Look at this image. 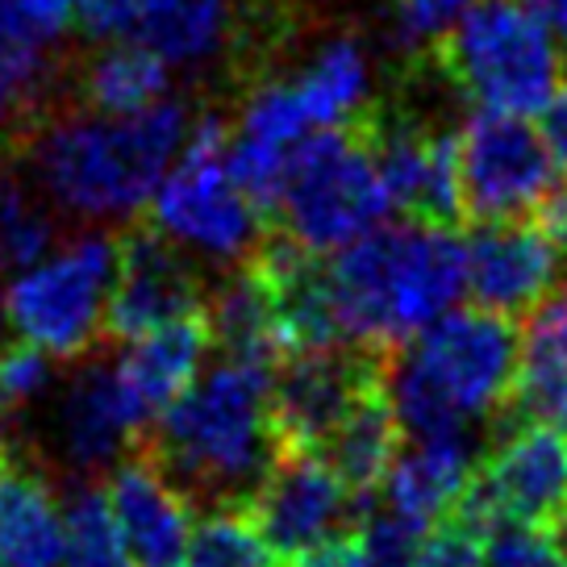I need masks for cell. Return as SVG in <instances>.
<instances>
[{"label":"cell","instance_id":"6","mask_svg":"<svg viewBox=\"0 0 567 567\" xmlns=\"http://www.w3.org/2000/svg\"><path fill=\"white\" fill-rule=\"evenodd\" d=\"M451 84L484 113L534 117L559 101L555 30L526 0H472L443 38Z\"/></svg>","mask_w":567,"mask_h":567},{"label":"cell","instance_id":"10","mask_svg":"<svg viewBox=\"0 0 567 567\" xmlns=\"http://www.w3.org/2000/svg\"><path fill=\"white\" fill-rule=\"evenodd\" d=\"M463 514L480 530L496 526H559L567 517V430L522 422L480 460Z\"/></svg>","mask_w":567,"mask_h":567},{"label":"cell","instance_id":"7","mask_svg":"<svg viewBox=\"0 0 567 567\" xmlns=\"http://www.w3.org/2000/svg\"><path fill=\"white\" fill-rule=\"evenodd\" d=\"M122 243L84 230L51 247L30 267L9 271L0 288V326L51 359H80L109 330V297Z\"/></svg>","mask_w":567,"mask_h":567},{"label":"cell","instance_id":"4","mask_svg":"<svg viewBox=\"0 0 567 567\" xmlns=\"http://www.w3.org/2000/svg\"><path fill=\"white\" fill-rule=\"evenodd\" d=\"M326 276L342 342L389 354L460 309L467 292V243L443 221L409 217L334 255Z\"/></svg>","mask_w":567,"mask_h":567},{"label":"cell","instance_id":"8","mask_svg":"<svg viewBox=\"0 0 567 567\" xmlns=\"http://www.w3.org/2000/svg\"><path fill=\"white\" fill-rule=\"evenodd\" d=\"M276 209L288 243L313 259L342 255L384 226L392 213L372 142L351 130H330L309 138L288 167Z\"/></svg>","mask_w":567,"mask_h":567},{"label":"cell","instance_id":"2","mask_svg":"<svg viewBox=\"0 0 567 567\" xmlns=\"http://www.w3.org/2000/svg\"><path fill=\"white\" fill-rule=\"evenodd\" d=\"M271 380L276 368L264 359L221 354L155 417L151 460L196 501H250L284 451Z\"/></svg>","mask_w":567,"mask_h":567},{"label":"cell","instance_id":"36","mask_svg":"<svg viewBox=\"0 0 567 567\" xmlns=\"http://www.w3.org/2000/svg\"><path fill=\"white\" fill-rule=\"evenodd\" d=\"M4 4L47 42H59L68 34L71 25L80 21V9H84V0H4Z\"/></svg>","mask_w":567,"mask_h":567},{"label":"cell","instance_id":"39","mask_svg":"<svg viewBox=\"0 0 567 567\" xmlns=\"http://www.w3.org/2000/svg\"><path fill=\"white\" fill-rule=\"evenodd\" d=\"M526 4L547 21L550 30H564L567 34V0H526Z\"/></svg>","mask_w":567,"mask_h":567},{"label":"cell","instance_id":"14","mask_svg":"<svg viewBox=\"0 0 567 567\" xmlns=\"http://www.w3.org/2000/svg\"><path fill=\"white\" fill-rule=\"evenodd\" d=\"M564 247L526 217L484 221L467 238V297L496 318H530L559 284Z\"/></svg>","mask_w":567,"mask_h":567},{"label":"cell","instance_id":"43","mask_svg":"<svg viewBox=\"0 0 567 567\" xmlns=\"http://www.w3.org/2000/svg\"><path fill=\"white\" fill-rule=\"evenodd\" d=\"M559 297H564V305H567V284H564V292H559Z\"/></svg>","mask_w":567,"mask_h":567},{"label":"cell","instance_id":"30","mask_svg":"<svg viewBox=\"0 0 567 567\" xmlns=\"http://www.w3.org/2000/svg\"><path fill=\"white\" fill-rule=\"evenodd\" d=\"M51 247H59V238H54V209L47 205V196L34 184L4 176L0 179V267L9 271L30 267Z\"/></svg>","mask_w":567,"mask_h":567},{"label":"cell","instance_id":"25","mask_svg":"<svg viewBox=\"0 0 567 567\" xmlns=\"http://www.w3.org/2000/svg\"><path fill=\"white\" fill-rule=\"evenodd\" d=\"M167 89H172V71L142 42H105L80 71L84 109H96L109 117L155 109L159 101H167Z\"/></svg>","mask_w":567,"mask_h":567},{"label":"cell","instance_id":"41","mask_svg":"<svg viewBox=\"0 0 567 567\" xmlns=\"http://www.w3.org/2000/svg\"><path fill=\"white\" fill-rule=\"evenodd\" d=\"M559 543H564V550H567V517L559 522Z\"/></svg>","mask_w":567,"mask_h":567},{"label":"cell","instance_id":"40","mask_svg":"<svg viewBox=\"0 0 567 567\" xmlns=\"http://www.w3.org/2000/svg\"><path fill=\"white\" fill-rule=\"evenodd\" d=\"M559 59H564V80H567V34H564V47H559Z\"/></svg>","mask_w":567,"mask_h":567},{"label":"cell","instance_id":"19","mask_svg":"<svg viewBox=\"0 0 567 567\" xmlns=\"http://www.w3.org/2000/svg\"><path fill=\"white\" fill-rule=\"evenodd\" d=\"M288 89L301 105L305 122L313 134L351 130L359 113L368 109L375 89V68L368 47L351 34H334L318 42L301 59V68L284 75Z\"/></svg>","mask_w":567,"mask_h":567},{"label":"cell","instance_id":"16","mask_svg":"<svg viewBox=\"0 0 567 567\" xmlns=\"http://www.w3.org/2000/svg\"><path fill=\"white\" fill-rule=\"evenodd\" d=\"M109 509L138 567H179L193 538V496L151 460H125L109 472Z\"/></svg>","mask_w":567,"mask_h":567},{"label":"cell","instance_id":"5","mask_svg":"<svg viewBox=\"0 0 567 567\" xmlns=\"http://www.w3.org/2000/svg\"><path fill=\"white\" fill-rule=\"evenodd\" d=\"M146 213L151 230L196 264L247 267L264 250V205L234 172L230 125L217 117L193 122V134Z\"/></svg>","mask_w":567,"mask_h":567},{"label":"cell","instance_id":"20","mask_svg":"<svg viewBox=\"0 0 567 567\" xmlns=\"http://www.w3.org/2000/svg\"><path fill=\"white\" fill-rule=\"evenodd\" d=\"M0 567H63V501L13 460H0Z\"/></svg>","mask_w":567,"mask_h":567},{"label":"cell","instance_id":"35","mask_svg":"<svg viewBox=\"0 0 567 567\" xmlns=\"http://www.w3.org/2000/svg\"><path fill=\"white\" fill-rule=\"evenodd\" d=\"M134 21H138V0H84V9H80V30L96 47L134 42Z\"/></svg>","mask_w":567,"mask_h":567},{"label":"cell","instance_id":"3","mask_svg":"<svg viewBox=\"0 0 567 567\" xmlns=\"http://www.w3.org/2000/svg\"><path fill=\"white\" fill-rule=\"evenodd\" d=\"M522 334L480 305L451 309L384 354L380 396L405 439L476 434L514 396Z\"/></svg>","mask_w":567,"mask_h":567},{"label":"cell","instance_id":"34","mask_svg":"<svg viewBox=\"0 0 567 567\" xmlns=\"http://www.w3.org/2000/svg\"><path fill=\"white\" fill-rule=\"evenodd\" d=\"M484 534L472 517H451V522H439L434 530L425 534L422 555L413 567H484Z\"/></svg>","mask_w":567,"mask_h":567},{"label":"cell","instance_id":"22","mask_svg":"<svg viewBox=\"0 0 567 567\" xmlns=\"http://www.w3.org/2000/svg\"><path fill=\"white\" fill-rule=\"evenodd\" d=\"M209 342L213 338L205 318H184L159 326L151 334L130 338L113 363L125 375V384L134 389V396L151 409V417H159L163 409L172 405L179 392L193 389V380L205 372Z\"/></svg>","mask_w":567,"mask_h":567},{"label":"cell","instance_id":"42","mask_svg":"<svg viewBox=\"0 0 567 567\" xmlns=\"http://www.w3.org/2000/svg\"><path fill=\"white\" fill-rule=\"evenodd\" d=\"M0 179H4V146H0Z\"/></svg>","mask_w":567,"mask_h":567},{"label":"cell","instance_id":"9","mask_svg":"<svg viewBox=\"0 0 567 567\" xmlns=\"http://www.w3.org/2000/svg\"><path fill=\"white\" fill-rule=\"evenodd\" d=\"M463 209L480 221H514L547 209L564 167L550 151L543 125L509 113L476 109L455 134Z\"/></svg>","mask_w":567,"mask_h":567},{"label":"cell","instance_id":"32","mask_svg":"<svg viewBox=\"0 0 567 567\" xmlns=\"http://www.w3.org/2000/svg\"><path fill=\"white\" fill-rule=\"evenodd\" d=\"M472 0H392V38L401 51H425L443 47L446 30L455 25Z\"/></svg>","mask_w":567,"mask_h":567},{"label":"cell","instance_id":"12","mask_svg":"<svg viewBox=\"0 0 567 567\" xmlns=\"http://www.w3.org/2000/svg\"><path fill=\"white\" fill-rule=\"evenodd\" d=\"M359 493L318 451H280L276 467L250 496V522L259 526L276 559H301L342 538Z\"/></svg>","mask_w":567,"mask_h":567},{"label":"cell","instance_id":"23","mask_svg":"<svg viewBox=\"0 0 567 567\" xmlns=\"http://www.w3.org/2000/svg\"><path fill=\"white\" fill-rule=\"evenodd\" d=\"M205 326L209 338L221 347V354L234 359H264L271 363L284 347L280 313H276V297L267 288L264 271L255 264L234 267L226 280L205 297Z\"/></svg>","mask_w":567,"mask_h":567},{"label":"cell","instance_id":"18","mask_svg":"<svg viewBox=\"0 0 567 567\" xmlns=\"http://www.w3.org/2000/svg\"><path fill=\"white\" fill-rule=\"evenodd\" d=\"M480 472L476 434H443V439H405L396 463L384 476V505L434 530L460 509Z\"/></svg>","mask_w":567,"mask_h":567},{"label":"cell","instance_id":"13","mask_svg":"<svg viewBox=\"0 0 567 567\" xmlns=\"http://www.w3.org/2000/svg\"><path fill=\"white\" fill-rule=\"evenodd\" d=\"M380 372L354 347L297 351L271 380V417L284 451H321L351 409L375 392Z\"/></svg>","mask_w":567,"mask_h":567},{"label":"cell","instance_id":"24","mask_svg":"<svg viewBox=\"0 0 567 567\" xmlns=\"http://www.w3.org/2000/svg\"><path fill=\"white\" fill-rule=\"evenodd\" d=\"M514 405L526 422H550L567 430V305L550 297L530 313L517 351Z\"/></svg>","mask_w":567,"mask_h":567},{"label":"cell","instance_id":"1","mask_svg":"<svg viewBox=\"0 0 567 567\" xmlns=\"http://www.w3.org/2000/svg\"><path fill=\"white\" fill-rule=\"evenodd\" d=\"M193 134V113L159 101L130 117L96 109L59 113L30 142V184L54 213L84 226H117L151 209V196Z\"/></svg>","mask_w":567,"mask_h":567},{"label":"cell","instance_id":"29","mask_svg":"<svg viewBox=\"0 0 567 567\" xmlns=\"http://www.w3.org/2000/svg\"><path fill=\"white\" fill-rule=\"evenodd\" d=\"M179 567H276V555L259 526L250 522V514H238L230 505H213L205 517H196Z\"/></svg>","mask_w":567,"mask_h":567},{"label":"cell","instance_id":"11","mask_svg":"<svg viewBox=\"0 0 567 567\" xmlns=\"http://www.w3.org/2000/svg\"><path fill=\"white\" fill-rule=\"evenodd\" d=\"M155 422L117 363H84L47 401V446L71 476L92 480L130 460V446Z\"/></svg>","mask_w":567,"mask_h":567},{"label":"cell","instance_id":"17","mask_svg":"<svg viewBox=\"0 0 567 567\" xmlns=\"http://www.w3.org/2000/svg\"><path fill=\"white\" fill-rule=\"evenodd\" d=\"M380 176L396 213L413 221H446L463 209L455 138L430 125L396 122L372 138Z\"/></svg>","mask_w":567,"mask_h":567},{"label":"cell","instance_id":"37","mask_svg":"<svg viewBox=\"0 0 567 567\" xmlns=\"http://www.w3.org/2000/svg\"><path fill=\"white\" fill-rule=\"evenodd\" d=\"M292 567H372V559H368V550L359 547V538H334V543L301 555Z\"/></svg>","mask_w":567,"mask_h":567},{"label":"cell","instance_id":"21","mask_svg":"<svg viewBox=\"0 0 567 567\" xmlns=\"http://www.w3.org/2000/svg\"><path fill=\"white\" fill-rule=\"evenodd\" d=\"M234 21V0H138L134 42L167 71H200L226 54Z\"/></svg>","mask_w":567,"mask_h":567},{"label":"cell","instance_id":"33","mask_svg":"<svg viewBox=\"0 0 567 567\" xmlns=\"http://www.w3.org/2000/svg\"><path fill=\"white\" fill-rule=\"evenodd\" d=\"M484 567H567V550L538 526H496L488 530Z\"/></svg>","mask_w":567,"mask_h":567},{"label":"cell","instance_id":"38","mask_svg":"<svg viewBox=\"0 0 567 567\" xmlns=\"http://www.w3.org/2000/svg\"><path fill=\"white\" fill-rule=\"evenodd\" d=\"M543 117H547V122H543V134H547L550 151H555V159H559V167H564V176H567V96H559Z\"/></svg>","mask_w":567,"mask_h":567},{"label":"cell","instance_id":"27","mask_svg":"<svg viewBox=\"0 0 567 567\" xmlns=\"http://www.w3.org/2000/svg\"><path fill=\"white\" fill-rule=\"evenodd\" d=\"M63 567H138L125 547L105 488L80 480L63 501Z\"/></svg>","mask_w":567,"mask_h":567},{"label":"cell","instance_id":"15","mask_svg":"<svg viewBox=\"0 0 567 567\" xmlns=\"http://www.w3.org/2000/svg\"><path fill=\"white\" fill-rule=\"evenodd\" d=\"M205 284L193 259L163 243L159 234H130L117 259V280L109 297V334L122 342L151 334L159 326L205 313Z\"/></svg>","mask_w":567,"mask_h":567},{"label":"cell","instance_id":"31","mask_svg":"<svg viewBox=\"0 0 567 567\" xmlns=\"http://www.w3.org/2000/svg\"><path fill=\"white\" fill-rule=\"evenodd\" d=\"M425 526L413 522V517L396 514L392 505H372L363 522H359V547L368 550L372 567H413L417 555H422L425 543Z\"/></svg>","mask_w":567,"mask_h":567},{"label":"cell","instance_id":"28","mask_svg":"<svg viewBox=\"0 0 567 567\" xmlns=\"http://www.w3.org/2000/svg\"><path fill=\"white\" fill-rule=\"evenodd\" d=\"M51 47L0 0V130L18 125L47 89Z\"/></svg>","mask_w":567,"mask_h":567},{"label":"cell","instance_id":"26","mask_svg":"<svg viewBox=\"0 0 567 567\" xmlns=\"http://www.w3.org/2000/svg\"><path fill=\"white\" fill-rule=\"evenodd\" d=\"M401 446H405V434L392 417L389 401L380 396V380H375V392H368L351 409V417L338 425L321 451H326L330 467L351 484L354 493L368 496L384 484L389 467L401 455Z\"/></svg>","mask_w":567,"mask_h":567}]
</instances>
